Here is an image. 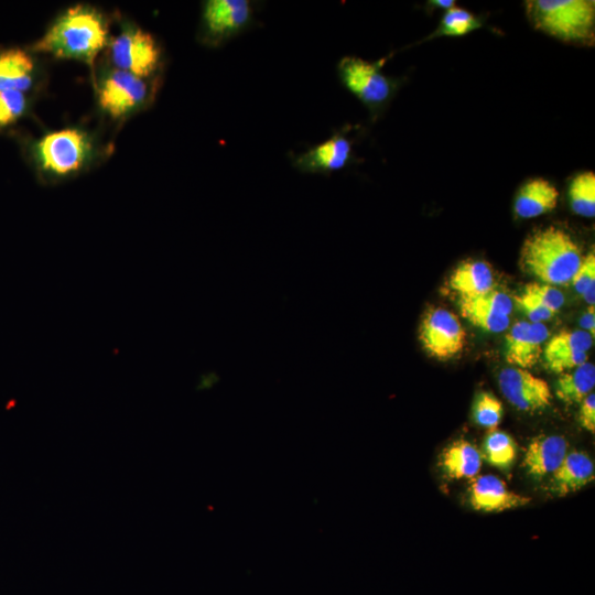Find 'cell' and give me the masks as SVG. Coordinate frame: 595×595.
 Returning a JSON list of instances; mask_svg holds the SVG:
<instances>
[{
	"label": "cell",
	"mask_w": 595,
	"mask_h": 595,
	"mask_svg": "<svg viewBox=\"0 0 595 595\" xmlns=\"http://www.w3.org/2000/svg\"><path fill=\"white\" fill-rule=\"evenodd\" d=\"M108 44V28L101 13L76 6L56 19L32 51L57 58H72L93 64Z\"/></svg>",
	"instance_id": "6da1fadb"
},
{
	"label": "cell",
	"mask_w": 595,
	"mask_h": 595,
	"mask_svg": "<svg viewBox=\"0 0 595 595\" xmlns=\"http://www.w3.org/2000/svg\"><path fill=\"white\" fill-rule=\"evenodd\" d=\"M582 258L572 237L554 226L531 232L520 250L522 270L551 285L571 282Z\"/></svg>",
	"instance_id": "7a4b0ae2"
},
{
	"label": "cell",
	"mask_w": 595,
	"mask_h": 595,
	"mask_svg": "<svg viewBox=\"0 0 595 595\" xmlns=\"http://www.w3.org/2000/svg\"><path fill=\"white\" fill-rule=\"evenodd\" d=\"M531 24L564 42L593 45L595 40V1L529 0L524 2Z\"/></svg>",
	"instance_id": "3957f363"
},
{
	"label": "cell",
	"mask_w": 595,
	"mask_h": 595,
	"mask_svg": "<svg viewBox=\"0 0 595 595\" xmlns=\"http://www.w3.org/2000/svg\"><path fill=\"white\" fill-rule=\"evenodd\" d=\"M383 62L372 63L357 56H344L337 64L342 84L374 115L390 100L396 90V82L381 72Z\"/></svg>",
	"instance_id": "277c9868"
},
{
	"label": "cell",
	"mask_w": 595,
	"mask_h": 595,
	"mask_svg": "<svg viewBox=\"0 0 595 595\" xmlns=\"http://www.w3.org/2000/svg\"><path fill=\"white\" fill-rule=\"evenodd\" d=\"M255 2L249 0H208L203 4L199 39L218 47L250 29L255 22Z\"/></svg>",
	"instance_id": "5b68a950"
},
{
	"label": "cell",
	"mask_w": 595,
	"mask_h": 595,
	"mask_svg": "<svg viewBox=\"0 0 595 595\" xmlns=\"http://www.w3.org/2000/svg\"><path fill=\"white\" fill-rule=\"evenodd\" d=\"M90 153L89 138L75 128L51 132L44 136L35 148L40 166L56 176H65L80 170Z\"/></svg>",
	"instance_id": "8992f818"
},
{
	"label": "cell",
	"mask_w": 595,
	"mask_h": 595,
	"mask_svg": "<svg viewBox=\"0 0 595 595\" xmlns=\"http://www.w3.org/2000/svg\"><path fill=\"white\" fill-rule=\"evenodd\" d=\"M109 52L116 69L140 78L151 76L161 62V50L155 39L141 29H129L113 37Z\"/></svg>",
	"instance_id": "52a82bcc"
},
{
	"label": "cell",
	"mask_w": 595,
	"mask_h": 595,
	"mask_svg": "<svg viewBox=\"0 0 595 595\" xmlns=\"http://www.w3.org/2000/svg\"><path fill=\"white\" fill-rule=\"evenodd\" d=\"M419 339L428 355L445 360L463 351L466 345V332L453 312L433 307L428 310L422 317Z\"/></svg>",
	"instance_id": "ba28073f"
},
{
	"label": "cell",
	"mask_w": 595,
	"mask_h": 595,
	"mask_svg": "<svg viewBox=\"0 0 595 595\" xmlns=\"http://www.w3.org/2000/svg\"><path fill=\"white\" fill-rule=\"evenodd\" d=\"M150 96L144 78L112 69L102 80L98 101L101 109L112 118H121L145 104Z\"/></svg>",
	"instance_id": "9c48e42d"
},
{
	"label": "cell",
	"mask_w": 595,
	"mask_h": 595,
	"mask_svg": "<svg viewBox=\"0 0 595 595\" xmlns=\"http://www.w3.org/2000/svg\"><path fill=\"white\" fill-rule=\"evenodd\" d=\"M498 385L508 402L520 411H541L552 400L548 382L523 368L502 369L498 375Z\"/></svg>",
	"instance_id": "30bf717a"
},
{
	"label": "cell",
	"mask_w": 595,
	"mask_h": 595,
	"mask_svg": "<svg viewBox=\"0 0 595 595\" xmlns=\"http://www.w3.org/2000/svg\"><path fill=\"white\" fill-rule=\"evenodd\" d=\"M353 156V142L346 130L335 131L327 140L291 155L293 166L301 173L329 175L345 169Z\"/></svg>",
	"instance_id": "8fae6325"
},
{
	"label": "cell",
	"mask_w": 595,
	"mask_h": 595,
	"mask_svg": "<svg viewBox=\"0 0 595 595\" xmlns=\"http://www.w3.org/2000/svg\"><path fill=\"white\" fill-rule=\"evenodd\" d=\"M594 337L583 329H565L554 335L543 348L545 368L563 374L585 364Z\"/></svg>",
	"instance_id": "7c38bea8"
},
{
	"label": "cell",
	"mask_w": 595,
	"mask_h": 595,
	"mask_svg": "<svg viewBox=\"0 0 595 595\" xmlns=\"http://www.w3.org/2000/svg\"><path fill=\"white\" fill-rule=\"evenodd\" d=\"M549 329L543 323L517 322L506 335L505 358L508 364L528 369L543 353Z\"/></svg>",
	"instance_id": "4fadbf2b"
},
{
	"label": "cell",
	"mask_w": 595,
	"mask_h": 595,
	"mask_svg": "<svg viewBox=\"0 0 595 595\" xmlns=\"http://www.w3.org/2000/svg\"><path fill=\"white\" fill-rule=\"evenodd\" d=\"M469 502L476 510L493 512L522 507L530 498L509 490L498 477L484 475L472 480Z\"/></svg>",
	"instance_id": "5bb4252c"
},
{
	"label": "cell",
	"mask_w": 595,
	"mask_h": 595,
	"mask_svg": "<svg viewBox=\"0 0 595 595\" xmlns=\"http://www.w3.org/2000/svg\"><path fill=\"white\" fill-rule=\"evenodd\" d=\"M567 454V442L560 435L533 439L526 448L523 467L534 479L553 474Z\"/></svg>",
	"instance_id": "9a60e30c"
},
{
	"label": "cell",
	"mask_w": 595,
	"mask_h": 595,
	"mask_svg": "<svg viewBox=\"0 0 595 595\" xmlns=\"http://www.w3.org/2000/svg\"><path fill=\"white\" fill-rule=\"evenodd\" d=\"M594 475V463L587 454L570 452L552 474L550 491L559 497L566 496L593 482Z\"/></svg>",
	"instance_id": "2e32d148"
},
{
	"label": "cell",
	"mask_w": 595,
	"mask_h": 595,
	"mask_svg": "<svg viewBox=\"0 0 595 595\" xmlns=\"http://www.w3.org/2000/svg\"><path fill=\"white\" fill-rule=\"evenodd\" d=\"M558 199L559 192L548 180L531 178L519 188L513 209L520 218H534L554 209Z\"/></svg>",
	"instance_id": "e0dca14e"
},
{
	"label": "cell",
	"mask_w": 595,
	"mask_h": 595,
	"mask_svg": "<svg viewBox=\"0 0 595 595\" xmlns=\"http://www.w3.org/2000/svg\"><path fill=\"white\" fill-rule=\"evenodd\" d=\"M448 283L461 298H473L494 289V275L487 262L465 260L455 268Z\"/></svg>",
	"instance_id": "ac0fdd59"
},
{
	"label": "cell",
	"mask_w": 595,
	"mask_h": 595,
	"mask_svg": "<svg viewBox=\"0 0 595 595\" xmlns=\"http://www.w3.org/2000/svg\"><path fill=\"white\" fill-rule=\"evenodd\" d=\"M34 63L21 48L0 52V90H28L33 83Z\"/></svg>",
	"instance_id": "d6986e66"
},
{
	"label": "cell",
	"mask_w": 595,
	"mask_h": 595,
	"mask_svg": "<svg viewBox=\"0 0 595 595\" xmlns=\"http://www.w3.org/2000/svg\"><path fill=\"white\" fill-rule=\"evenodd\" d=\"M443 472L453 479L474 478L482 467V453L469 442L458 440L440 456Z\"/></svg>",
	"instance_id": "ffe728a7"
},
{
	"label": "cell",
	"mask_w": 595,
	"mask_h": 595,
	"mask_svg": "<svg viewBox=\"0 0 595 595\" xmlns=\"http://www.w3.org/2000/svg\"><path fill=\"white\" fill-rule=\"evenodd\" d=\"M595 387V367L594 364H585L563 372L556 380L555 394L567 403H580L587 394L593 392Z\"/></svg>",
	"instance_id": "44dd1931"
},
{
	"label": "cell",
	"mask_w": 595,
	"mask_h": 595,
	"mask_svg": "<svg viewBox=\"0 0 595 595\" xmlns=\"http://www.w3.org/2000/svg\"><path fill=\"white\" fill-rule=\"evenodd\" d=\"M459 310L473 325L491 333H500L509 327V316L499 314L478 296L459 298Z\"/></svg>",
	"instance_id": "7402d4cb"
},
{
	"label": "cell",
	"mask_w": 595,
	"mask_h": 595,
	"mask_svg": "<svg viewBox=\"0 0 595 595\" xmlns=\"http://www.w3.org/2000/svg\"><path fill=\"white\" fill-rule=\"evenodd\" d=\"M517 456V445L513 439L506 432L491 430L483 444L484 457L490 465L507 470L511 467Z\"/></svg>",
	"instance_id": "603a6c76"
},
{
	"label": "cell",
	"mask_w": 595,
	"mask_h": 595,
	"mask_svg": "<svg viewBox=\"0 0 595 595\" xmlns=\"http://www.w3.org/2000/svg\"><path fill=\"white\" fill-rule=\"evenodd\" d=\"M569 201L572 210L583 217L595 215V174L591 171L578 173L569 186Z\"/></svg>",
	"instance_id": "cb8c5ba5"
},
{
	"label": "cell",
	"mask_w": 595,
	"mask_h": 595,
	"mask_svg": "<svg viewBox=\"0 0 595 595\" xmlns=\"http://www.w3.org/2000/svg\"><path fill=\"white\" fill-rule=\"evenodd\" d=\"M482 26V21L468 10L453 7L441 19L436 30L425 40L439 36H462Z\"/></svg>",
	"instance_id": "d4e9b609"
},
{
	"label": "cell",
	"mask_w": 595,
	"mask_h": 595,
	"mask_svg": "<svg viewBox=\"0 0 595 595\" xmlns=\"http://www.w3.org/2000/svg\"><path fill=\"white\" fill-rule=\"evenodd\" d=\"M502 416L501 402L489 392H479L473 403V418L474 421L490 430L499 424Z\"/></svg>",
	"instance_id": "484cf974"
},
{
	"label": "cell",
	"mask_w": 595,
	"mask_h": 595,
	"mask_svg": "<svg viewBox=\"0 0 595 595\" xmlns=\"http://www.w3.org/2000/svg\"><path fill=\"white\" fill-rule=\"evenodd\" d=\"M575 291L583 296L588 305L595 303V255L588 252L582 261L571 280Z\"/></svg>",
	"instance_id": "4316f807"
},
{
	"label": "cell",
	"mask_w": 595,
	"mask_h": 595,
	"mask_svg": "<svg viewBox=\"0 0 595 595\" xmlns=\"http://www.w3.org/2000/svg\"><path fill=\"white\" fill-rule=\"evenodd\" d=\"M24 94L18 90H0V128L13 123L25 109Z\"/></svg>",
	"instance_id": "83f0119b"
},
{
	"label": "cell",
	"mask_w": 595,
	"mask_h": 595,
	"mask_svg": "<svg viewBox=\"0 0 595 595\" xmlns=\"http://www.w3.org/2000/svg\"><path fill=\"white\" fill-rule=\"evenodd\" d=\"M523 290L538 299L542 304H544L555 314L564 304L563 293L554 285L540 282H531L528 283L523 288Z\"/></svg>",
	"instance_id": "f1b7e54d"
},
{
	"label": "cell",
	"mask_w": 595,
	"mask_h": 595,
	"mask_svg": "<svg viewBox=\"0 0 595 595\" xmlns=\"http://www.w3.org/2000/svg\"><path fill=\"white\" fill-rule=\"evenodd\" d=\"M516 303L531 323H542L555 315L554 312L524 290L516 296Z\"/></svg>",
	"instance_id": "f546056e"
},
{
	"label": "cell",
	"mask_w": 595,
	"mask_h": 595,
	"mask_svg": "<svg viewBox=\"0 0 595 595\" xmlns=\"http://www.w3.org/2000/svg\"><path fill=\"white\" fill-rule=\"evenodd\" d=\"M477 296L499 314L509 316L513 310V303L509 295L505 292L491 289L490 291Z\"/></svg>",
	"instance_id": "4dcf8cb0"
},
{
	"label": "cell",
	"mask_w": 595,
	"mask_h": 595,
	"mask_svg": "<svg viewBox=\"0 0 595 595\" xmlns=\"http://www.w3.org/2000/svg\"><path fill=\"white\" fill-rule=\"evenodd\" d=\"M578 422L587 431L595 432V394L591 392L580 402Z\"/></svg>",
	"instance_id": "1f68e13d"
},
{
	"label": "cell",
	"mask_w": 595,
	"mask_h": 595,
	"mask_svg": "<svg viewBox=\"0 0 595 595\" xmlns=\"http://www.w3.org/2000/svg\"><path fill=\"white\" fill-rule=\"evenodd\" d=\"M580 324L583 331L587 332L591 336H595V309L594 305H588L587 310L580 318Z\"/></svg>",
	"instance_id": "d6a6232c"
},
{
	"label": "cell",
	"mask_w": 595,
	"mask_h": 595,
	"mask_svg": "<svg viewBox=\"0 0 595 595\" xmlns=\"http://www.w3.org/2000/svg\"><path fill=\"white\" fill-rule=\"evenodd\" d=\"M217 381H218V377L216 374L208 372L206 375H203L198 382V389L201 390L209 389L214 385H216Z\"/></svg>",
	"instance_id": "836d02e7"
},
{
	"label": "cell",
	"mask_w": 595,
	"mask_h": 595,
	"mask_svg": "<svg viewBox=\"0 0 595 595\" xmlns=\"http://www.w3.org/2000/svg\"><path fill=\"white\" fill-rule=\"evenodd\" d=\"M429 3L432 8H442L447 11L451 8L455 7L456 2L454 0H432L429 1Z\"/></svg>",
	"instance_id": "e575fe53"
}]
</instances>
